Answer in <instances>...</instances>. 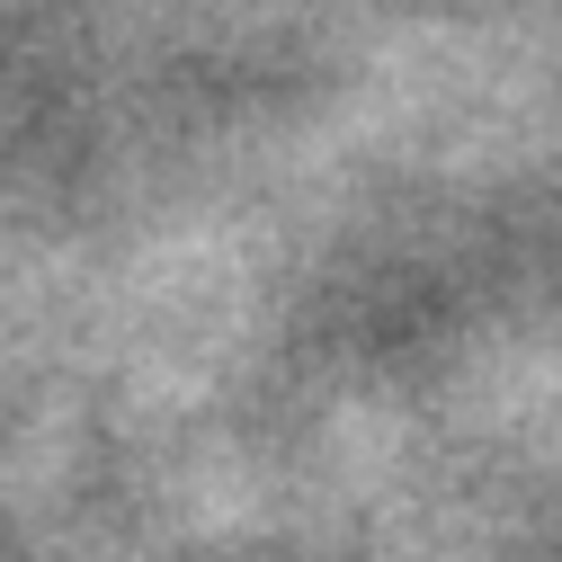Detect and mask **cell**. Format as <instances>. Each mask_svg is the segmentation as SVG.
<instances>
[]
</instances>
